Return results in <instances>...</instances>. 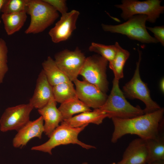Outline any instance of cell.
Returning a JSON list of instances; mask_svg holds the SVG:
<instances>
[{
	"label": "cell",
	"instance_id": "cell-1",
	"mask_svg": "<svg viewBox=\"0 0 164 164\" xmlns=\"http://www.w3.org/2000/svg\"><path fill=\"white\" fill-rule=\"evenodd\" d=\"M164 109L128 119L112 118L114 126L111 142L115 143L123 136L135 135L146 140L160 135L163 125Z\"/></svg>",
	"mask_w": 164,
	"mask_h": 164
},
{
	"label": "cell",
	"instance_id": "cell-2",
	"mask_svg": "<svg viewBox=\"0 0 164 164\" xmlns=\"http://www.w3.org/2000/svg\"><path fill=\"white\" fill-rule=\"evenodd\" d=\"M119 83V80L114 78L110 94L99 109L110 118L128 119L144 114L143 109L139 106H133L127 100Z\"/></svg>",
	"mask_w": 164,
	"mask_h": 164
},
{
	"label": "cell",
	"instance_id": "cell-3",
	"mask_svg": "<svg viewBox=\"0 0 164 164\" xmlns=\"http://www.w3.org/2000/svg\"><path fill=\"white\" fill-rule=\"evenodd\" d=\"M25 11L30 16L26 34L41 33L52 25L59 17V14L43 0H27Z\"/></svg>",
	"mask_w": 164,
	"mask_h": 164
},
{
	"label": "cell",
	"instance_id": "cell-4",
	"mask_svg": "<svg viewBox=\"0 0 164 164\" xmlns=\"http://www.w3.org/2000/svg\"><path fill=\"white\" fill-rule=\"evenodd\" d=\"M147 19L145 15H136L122 24L114 25L102 24L101 26L105 31L124 35L131 39L142 43H157L159 42L147 30L145 23Z\"/></svg>",
	"mask_w": 164,
	"mask_h": 164
},
{
	"label": "cell",
	"instance_id": "cell-5",
	"mask_svg": "<svg viewBox=\"0 0 164 164\" xmlns=\"http://www.w3.org/2000/svg\"><path fill=\"white\" fill-rule=\"evenodd\" d=\"M88 125L78 128H72L61 124L54 131L47 141L40 145L32 147L31 149L52 155V149L61 145L76 144L87 149L96 148L94 146L86 144L78 139L79 134Z\"/></svg>",
	"mask_w": 164,
	"mask_h": 164
},
{
	"label": "cell",
	"instance_id": "cell-6",
	"mask_svg": "<svg viewBox=\"0 0 164 164\" xmlns=\"http://www.w3.org/2000/svg\"><path fill=\"white\" fill-rule=\"evenodd\" d=\"M161 2L159 0H123L121 4L115 6L122 10L121 16L125 20L135 15H144L147 16V21L154 23L163 13L164 6L161 5Z\"/></svg>",
	"mask_w": 164,
	"mask_h": 164
},
{
	"label": "cell",
	"instance_id": "cell-7",
	"mask_svg": "<svg viewBox=\"0 0 164 164\" xmlns=\"http://www.w3.org/2000/svg\"><path fill=\"white\" fill-rule=\"evenodd\" d=\"M139 58L134 75L132 79L123 88L124 94L131 99H138L145 105L143 109L144 114L156 111L161 108L160 106L151 98L150 91L146 84L141 79L139 73V66L141 60V52L138 50Z\"/></svg>",
	"mask_w": 164,
	"mask_h": 164
},
{
	"label": "cell",
	"instance_id": "cell-8",
	"mask_svg": "<svg viewBox=\"0 0 164 164\" xmlns=\"http://www.w3.org/2000/svg\"><path fill=\"white\" fill-rule=\"evenodd\" d=\"M108 61L99 55L86 57L79 75L106 93L108 90L106 70Z\"/></svg>",
	"mask_w": 164,
	"mask_h": 164
},
{
	"label": "cell",
	"instance_id": "cell-9",
	"mask_svg": "<svg viewBox=\"0 0 164 164\" xmlns=\"http://www.w3.org/2000/svg\"><path fill=\"white\" fill-rule=\"evenodd\" d=\"M86 58L84 54L77 47L74 50L65 49L57 53L54 60L58 68L73 82L77 79Z\"/></svg>",
	"mask_w": 164,
	"mask_h": 164
},
{
	"label": "cell",
	"instance_id": "cell-10",
	"mask_svg": "<svg viewBox=\"0 0 164 164\" xmlns=\"http://www.w3.org/2000/svg\"><path fill=\"white\" fill-rule=\"evenodd\" d=\"M33 108L29 103L7 108L0 118V130L18 131L30 121V114Z\"/></svg>",
	"mask_w": 164,
	"mask_h": 164
},
{
	"label": "cell",
	"instance_id": "cell-11",
	"mask_svg": "<svg viewBox=\"0 0 164 164\" xmlns=\"http://www.w3.org/2000/svg\"><path fill=\"white\" fill-rule=\"evenodd\" d=\"M78 98L90 108H101L105 103L108 96L96 86L84 80L78 79L73 82Z\"/></svg>",
	"mask_w": 164,
	"mask_h": 164
},
{
	"label": "cell",
	"instance_id": "cell-12",
	"mask_svg": "<svg viewBox=\"0 0 164 164\" xmlns=\"http://www.w3.org/2000/svg\"><path fill=\"white\" fill-rule=\"evenodd\" d=\"M80 13L73 10L61 15L60 19L49 32L52 41L57 43L68 39L76 28V24Z\"/></svg>",
	"mask_w": 164,
	"mask_h": 164
},
{
	"label": "cell",
	"instance_id": "cell-13",
	"mask_svg": "<svg viewBox=\"0 0 164 164\" xmlns=\"http://www.w3.org/2000/svg\"><path fill=\"white\" fill-rule=\"evenodd\" d=\"M43 122V118L41 116L35 120L28 122L17 131L13 139V147L22 148L33 138L41 139L42 133L44 132Z\"/></svg>",
	"mask_w": 164,
	"mask_h": 164
},
{
	"label": "cell",
	"instance_id": "cell-14",
	"mask_svg": "<svg viewBox=\"0 0 164 164\" xmlns=\"http://www.w3.org/2000/svg\"><path fill=\"white\" fill-rule=\"evenodd\" d=\"M148 152L146 141L140 138L130 142L118 164H144L146 163Z\"/></svg>",
	"mask_w": 164,
	"mask_h": 164
},
{
	"label": "cell",
	"instance_id": "cell-15",
	"mask_svg": "<svg viewBox=\"0 0 164 164\" xmlns=\"http://www.w3.org/2000/svg\"><path fill=\"white\" fill-rule=\"evenodd\" d=\"M53 98V87L42 70L38 76L34 93L29 103L34 108L38 109L45 106Z\"/></svg>",
	"mask_w": 164,
	"mask_h": 164
},
{
	"label": "cell",
	"instance_id": "cell-16",
	"mask_svg": "<svg viewBox=\"0 0 164 164\" xmlns=\"http://www.w3.org/2000/svg\"><path fill=\"white\" fill-rule=\"evenodd\" d=\"M54 98H51L42 108L38 109L44 121V132L49 137L55 129L63 121L61 113L56 107Z\"/></svg>",
	"mask_w": 164,
	"mask_h": 164
},
{
	"label": "cell",
	"instance_id": "cell-17",
	"mask_svg": "<svg viewBox=\"0 0 164 164\" xmlns=\"http://www.w3.org/2000/svg\"><path fill=\"white\" fill-rule=\"evenodd\" d=\"M108 118L107 115L99 108L93 111L85 112L64 120L60 124L72 128H78L89 123L99 125Z\"/></svg>",
	"mask_w": 164,
	"mask_h": 164
},
{
	"label": "cell",
	"instance_id": "cell-18",
	"mask_svg": "<svg viewBox=\"0 0 164 164\" xmlns=\"http://www.w3.org/2000/svg\"><path fill=\"white\" fill-rule=\"evenodd\" d=\"M42 65V70L48 81L52 87L62 83L70 81L58 68L54 60L51 56H48L43 62Z\"/></svg>",
	"mask_w": 164,
	"mask_h": 164
},
{
	"label": "cell",
	"instance_id": "cell-19",
	"mask_svg": "<svg viewBox=\"0 0 164 164\" xmlns=\"http://www.w3.org/2000/svg\"><path fill=\"white\" fill-rule=\"evenodd\" d=\"M27 14L25 10L10 14H2L1 19L8 35H11L22 28L26 21Z\"/></svg>",
	"mask_w": 164,
	"mask_h": 164
},
{
	"label": "cell",
	"instance_id": "cell-20",
	"mask_svg": "<svg viewBox=\"0 0 164 164\" xmlns=\"http://www.w3.org/2000/svg\"><path fill=\"white\" fill-rule=\"evenodd\" d=\"M148 155L146 163L164 160V137L162 135L146 140Z\"/></svg>",
	"mask_w": 164,
	"mask_h": 164
},
{
	"label": "cell",
	"instance_id": "cell-21",
	"mask_svg": "<svg viewBox=\"0 0 164 164\" xmlns=\"http://www.w3.org/2000/svg\"><path fill=\"white\" fill-rule=\"evenodd\" d=\"M54 98L56 102L61 104L67 101L78 99L72 82L69 81L53 87Z\"/></svg>",
	"mask_w": 164,
	"mask_h": 164
},
{
	"label": "cell",
	"instance_id": "cell-22",
	"mask_svg": "<svg viewBox=\"0 0 164 164\" xmlns=\"http://www.w3.org/2000/svg\"><path fill=\"white\" fill-rule=\"evenodd\" d=\"M58 109L63 120L72 118L74 114L91 111L90 108L78 99L71 100L60 104Z\"/></svg>",
	"mask_w": 164,
	"mask_h": 164
},
{
	"label": "cell",
	"instance_id": "cell-23",
	"mask_svg": "<svg viewBox=\"0 0 164 164\" xmlns=\"http://www.w3.org/2000/svg\"><path fill=\"white\" fill-rule=\"evenodd\" d=\"M117 50L113 60L109 63V67L112 70L114 78L119 80L124 77L123 68L130 56L129 52L123 49L117 42Z\"/></svg>",
	"mask_w": 164,
	"mask_h": 164
},
{
	"label": "cell",
	"instance_id": "cell-24",
	"mask_svg": "<svg viewBox=\"0 0 164 164\" xmlns=\"http://www.w3.org/2000/svg\"><path fill=\"white\" fill-rule=\"evenodd\" d=\"M117 43L112 45H105L93 42L89 47L91 52L98 54L109 62L115 57L117 50Z\"/></svg>",
	"mask_w": 164,
	"mask_h": 164
},
{
	"label": "cell",
	"instance_id": "cell-25",
	"mask_svg": "<svg viewBox=\"0 0 164 164\" xmlns=\"http://www.w3.org/2000/svg\"><path fill=\"white\" fill-rule=\"evenodd\" d=\"M27 0H5L1 9L2 14H10L25 10Z\"/></svg>",
	"mask_w": 164,
	"mask_h": 164
},
{
	"label": "cell",
	"instance_id": "cell-26",
	"mask_svg": "<svg viewBox=\"0 0 164 164\" xmlns=\"http://www.w3.org/2000/svg\"><path fill=\"white\" fill-rule=\"evenodd\" d=\"M8 53L6 42L3 39L0 38V84L3 82L5 75L9 70Z\"/></svg>",
	"mask_w": 164,
	"mask_h": 164
},
{
	"label": "cell",
	"instance_id": "cell-27",
	"mask_svg": "<svg viewBox=\"0 0 164 164\" xmlns=\"http://www.w3.org/2000/svg\"><path fill=\"white\" fill-rule=\"evenodd\" d=\"M52 6L61 15L67 12L66 1L65 0H43Z\"/></svg>",
	"mask_w": 164,
	"mask_h": 164
},
{
	"label": "cell",
	"instance_id": "cell-28",
	"mask_svg": "<svg viewBox=\"0 0 164 164\" xmlns=\"http://www.w3.org/2000/svg\"><path fill=\"white\" fill-rule=\"evenodd\" d=\"M146 28L153 33L155 38L164 46V26H158L153 27H146Z\"/></svg>",
	"mask_w": 164,
	"mask_h": 164
},
{
	"label": "cell",
	"instance_id": "cell-29",
	"mask_svg": "<svg viewBox=\"0 0 164 164\" xmlns=\"http://www.w3.org/2000/svg\"><path fill=\"white\" fill-rule=\"evenodd\" d=\"M160 87L161 91L163 92L164 91V80L162 79L160 83Z\"/></svg>",
	"mask_w": 164,
	"mask_h": 164
},
{
	"label": "cell",
	"instance_id": "cell-30",
	"mask_svg": "<svg viewBox=\"0 0 164 164\" xmlns=\"http://www.w3.org/2000/svg\"><path fill=\"white\" fill-rule=\"evenodd\" d=\"M144 164H164V160L156 161L149 163H146Z\"/></svg>",
	"mask_w": 164,
	"mask_h": 164
},
{
	"label": "cell",
	"instance_id": "cell-31",
	"mask_svg": "<svg viewBox=\"0 0 164 164\" xmlns=\"http://www.w3.org/2000/svg\"><path fill=\"white\" fill-rule=\"evenodd\" d=\"M5 0H0V12H1V10L2 6L5 2ZM1 22V21L0 19V24Z\"/></svg>",
	"mask_w": 164,
	"mask_h": 164
},
{
	"label": "cell",
	"instance_id": "cell-32",
	"mask_svg": "<svg viewBox=\"0 0 164 164\" xmlns=\"http://www.w3.org/2000/svg\"><path fill=\"white\" fill-rule=\"evenodd\" d=\"M82 164H88L87 162H83Z\"/></svg>",
	"mask_w": 164,
	"mask_h": 164
},
{
	"label": "cell",
	"instance_id": "cell-33",
	"mask_svg": "<svg viewBox=\"0 0 164 164\" xmlns=\"http://www.w3.org/2000/svg\"><path fill=\"white\" fill-rule=\"evenodd\" d=\"M111 164H118L117 163H115V162H113Z\"/></svg>",
	"mask_w": 164,
	"mask_h": 164
}]
</instances>
